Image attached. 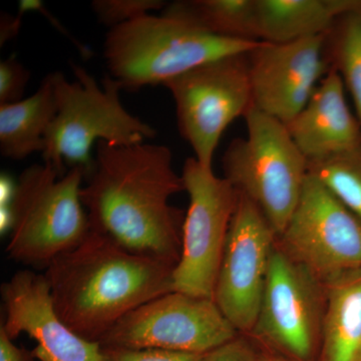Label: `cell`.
<instances>
[{
  "label": "cell",
  "mask_w": 361,
  "mask_h": 361,
  "mask_svg": "<svg viewBox=\"0 0 361 361\" xmlns=\"http://www.w3.org/2000/svg\"><path fill=\"white\" fill-rule=\"evenodd\" d=\"M87 178L80 200L90 230L134 253L177 265L185 217L169 201L185 186L168 147L99 142Z\"/></svg>",
  "instance_id": "obj_1"
},
{
  "label": "cell",
  "mask_w": 361,
  "mask_h": 361,
  "mask_svg": "<svg viewBox=\"0 0 361 361\" xmlns=\"http://www.w3.org/2000/svg\"><path fill=\"white\" fill-rule=\"evenodd\" d=\"M174 268L90 230L44 275L59 317L78 336L99 343L126 315L172 292Z\"/></svg>",
  "instance_id": "obj_2"
},
{
  "label": "cell",
  "mask_w": 361,
  "mask_h": 361,
  "mask_svg": "<svg viewBox=\"0 0 361 361\" xmlns=\"http://www.w3.org/2000/svg\"><path fill=\"white\" fill-rule=\"evenodd\" d=\"M261 42L224 39L173 16L151 13L111 28L104 42L110 75L123 89L164 85L215 59L244 54Z\"/></svg>",
  "instance_id": "obj_3"
},
{
  "label": "cell",
  "mask_w": 361,
  "mask_h": 361,
  "mask_svg": "<svg viewBox=\"0 0 361 361\" xmlns=\"http://www.w3.org/2000/svg\"><path fill=\"white\" fill-rule=\"evenodd\" d=\"M75 80L68 82L61 71H54L58 113L44 135L42 155L61 175L65 163L82 167L89 175L94 164L92 146L99 142L116 146L142 144L157 132L149 123L133 116L121 102L123 85L111 75L99 87L84 68L71 66Z\"/></svg>",
  "instance_id": "obj_4"
},
{
  "label": "cell",
  "mask_w": 361,
  "mask_h": 361,
  "mask_svg": "<svg viewBox=\"0 0 361 361\" xmlns=\"http://www.w3.org/2000/svg\"><path fill=\"white\" fill-rule=\"evenodd\" d=\"M82 167L61 175L49 164L21 173L9 204L11 224L6 246L11 260L47 269L54 259L80 245L90 231L80 200Z\"/></svg>",
  "instance_id": "obj_5"
},
{
  "label": "cell",
  "mask_w": 361,
  "mask_h": 361,
  "mask_svg": "<svg viewBox=\"0 0 361 361\" xmlns=\"http://www.w3.org/2000/svg\"><path fill=\"white\" fill-rule=\"evenodd\" d=\"M244 118L247 135L226 149L224 178L260 209L279 237L300 199L308 161L285 123L254 106Z\"/></svg>",
  "instance_id": "obj_6"
},
{
  "label": "cell",
  "mask_w": 361,
  "mask_h": 361,
  "mask_svg": "<svg viewBox=\"0 0 361 361\" xmlns=\"http://www.w3.org/2000/svg\"><path fill=\"white\" fill-rule=\"evenodd\" d=\"M248 52L203 63L163 85L174 99L180 135L204 167L213 169L226 129L253 106Z\"/></svg>",
  "instance_id": "obj_7"
},
{
  "label": "cell",
  "mask_w": 361,
  "mask_h": 361,
  "mask_svg": "<svg viewBox=\"0 0 361 361\" xmlns=\"http://www.w3.org/2000/svg\"><path fill=\"white\" fill-rule=\"evenodd\" d=\"M182 178L189 207L180 260L173 272V291L213 299L238 192L194 157L185 161Z\"/></svg>",
  "instance_id": "obj_8"
},
{
  "label": "cell",
  "mask_w": 361,
  "mask_h": 361,
  "mask_svg": "<svg viewBox=\"0 0 361 361\" xmlns=\"http://www.w3.org/2000/svg\"><path fill=\"white\" fill-rule=\"evenodd\" d=\"M237 332L214 299L172 291L126 315L99 343L206 355L232 341Z\"/></svg>",
  "instance_id": "obj_9"
},
{
  "label": "cell",
  "mask_w": 361,
  "mask_h": 361,
  "mask_svg": "<svg viewBox=\"0 0 361 361\" xmlns=\"http://www.w3.org/2000/svg\"><path fill=\"white\" fill-rule=\"evenodd\" d=\"M279 244L324 286L361 269V222L308 174Z\"/></svg>",
  "instance_id": "obj_10"
},
{
  "label": "cell",
  "mask_w": 361,
  "mask_h": 361,
  "mask_svg": "<svg viewBox=\"0 0 361 361\" xmlns=\"http://www.w3.org/2000/svg\"><path fill=\"white\" fill-rule=\"evenodd\" d=\"M276 245L252 332L286 357L310 361L322 336L325 286Z\"/></svg>",
  "instance_id": "obj_11"
},
{
  "label": "cell",
  "mask_w": 361,
  "mask_h": 361,
  "mask_svg": "<svg viewBox=\"0 0 361 361\" xmlns=\"http://www.w3.org/2000/svg\"><path fill=\"white\" fill-rule=\"evenodd\" d=\"M277 239L260 209L238 193L213 297L237 331L255 326Z\"/></svg>",
  "instance_id": "obj_12"
},
{
  "label": "cell",
  "mask_w": 361,
  "mask_h": 361,
  "mask_svg": "<svg viewBox=\"0 0 361 361\" xmlns=\"http://www.w3.org/2000/svg\"><path fill=\"white\" fill-rule=\"evenodd\" d=\"M325 35L261 42L248 52L254 108L285 125L303 110L330 71Z\"/></svg>",
  "instance_id": "obj_13"
},
{
  "label": "cell",
  "mask_w": 361,
  "mask_h": 361,
  "mask_svg": "<svg viewBox=\"0 0 361 361\" xmlns=\"http://www.w3.org/2000/svg\"><path fill=\"white\" fill-rule=\"evenodd\" d=\"M2 327L11 339L26 334L37 341L32 355L39 361H104L103 348L78 336L63 322L44 274L18 271L1 285Z\"/></svg>",
  "instance_id": "obj_14"
},
{
  "label": "cell",
  "mask_w": 361,
  "mask_h": 361,
  "mask_svg": "<svg viewBox=\"0 0 361 361\" xmlns=\"http://www.w3.org/2000/svg\"><path fill=\"white\" fill-rule=\"evenodd\" d=\"M286 128L308 163L361 147L360 123L349 109L343 82L334 70Z\"/></svg>",
  "instance_id": "obj_15"
},
{
  "label": "cell",
  "mask_w": 361,
  "mask_h": 361,
  "mask_svg": "<svg viewBox=\"0 0 361 361\" xmlns=\"http://www.w3.org/2000/svg\"><path fill=\"white\" fill-rule=\"evenodd\" d=\"M358 0H256L260 42L285 44L326 35Z\"/></svg>",
  "instance_id": "obj_16"
},
{
  "label": "cell",
  "mask_w": 361,
  "mask_h": 361,
  "mask_svg": "<svg viewBox=\"0 0 361 361\" xmlns=\"http://www.w3.org/2000/svg\"><path fill=\"white\" fill-rule=\"evenodd\" d=\"M58 113L54 73L27 99L0 104V152L4 158L23 160L44 149V135Z\"/></svg>",
  "instance_id": "obj_17"
},
{
  "label": "cell",
  "mask_w": 361,
  "mask_h": 361,
  "mask_svg": "<svg viewBox=\"0 0 361 361\" xmlns=\"http://www.w3.org/2000/svg\"><path fill=\"white\" fill-rule=\"evenodd\" d=\"M322 361H361V269L325 286Z\"/></svg>",
  "instance_id": "obj_18"
},
{
  "label": "cell",
  "mask_w": 361,
  "mask_h": 361,
  "mask_svg": "<svg viewBox=\"0 0 361 361\" xmlns=\"http://www.w3.org/2000/svg\"><path fill=\"white\" fill-rule=\"evenodd\" d=\"M165 16L224 39L260 42L256 0H185L167 4Z\"/></svg>",
  "instance_id": "obj_19"
},
{
  "label": "cell",
  "mask_w": 361,
  "mask_h": 361,
  "mask_svg": "<svg viewBox=\"0 0 361 361\" xmlns=\"http://www.w3.org/2000/svg\"><path fill=\"white\" fill-rule=\"evenodd\" d=\"M325 56L353 97L361 127V0L339 16L325 35Z\"/></svg>",
  "instance_id": "obj_20"
},
{
  "label": "cell",
  "mask_w": 361,
  "mask_h": 361,
  "mask_svg": "<svg viewBox=\"0 0 361 361\" xmlns=\"http://www.w3.org/2000/svg\"><path fill=\"white\" fill-rule=\"evenodd\" d=\"M308 174L324 185L361 222V147L308 163Z\"/></svg>",
  "instance_id": "obj_21"
},
{
  "label": "cell",
  "mask_w": 361,
  "mask_h": 361,
  "mask_svg": "<svg viewBox=\"0 0 361 361\" xmlns=\"http://www.w3.org/2000/svg\"><path fill=\"white\" fill-rule=\"evenodd\" d=\"M161 0H94L92 11L103 25L114 28L130 20L149 14V11H163Z\"/></svg>",
  "instance_id": "obj_22"
},
{
  "label": "cell",
  "mask_w": 361,
  "mask_h": 361,
  "mask_svg": "<svg viewBox=\"0 0 361 361\" xmlns=\"http://www.w3.org/2000/svg\"><path fill=\"white\" fill-rule=\"evenodd\" d=\"M30 78V71L16 56L0 61V104L21 101Z\"/></svg>",
  "instance_id": "obj_23"
},
{
  "label": "cell",
  "mask_w": 361,
  "mask_h": 361,
  "mask_svg": "<svg viewBox=\"0 0 361 361\" xmlns=\"http://www.w3.org/2000/svg\"><path fill=\"white\" fill-rule=\"evenodd\" d=\"M102 348L104 361H203L205 355L163 349H133L104 346H102Z\"/></svg>",
  "instance_id": "obj_24"
},
{
  "label": "cell",
  "mask_w": 361,
  "mask_h": 361,
  "mask_svg": "<svg viewBox=\"0 0 361 361\" xmlns=\"http://www.w3.org/2000/svg\"><path fill=\"white\" fill-rule=\"evenodd\" d=\"M203 361H260V355L245 339L236 336L219 348L209 351L204 355Z\"/></svg>",
  "instance_id": "obj_25"
},
{
  "label": "cell",
  "mask_w": 361,
  "mask_h": 361,
  "mask_svg": "<svg viewBox=\"0 0 361 361\" xmlns=\"http://www.w3.org/2000/svg\"><path fill=\"white\" fill-rule=\"evenodd\" d=\"M32 351L20 348L0 326V361H35Z\"/></svg>",
  "instance_id": "obj_26"
},
{
  "label": "cell",
  "mask_w": 361,
  "mask_h": 361,
  "mask_svg": "<svg viewBox=\"0 0 361 361\" xmlns=\"http://www.w3.org/2000/svg\"><path fill=\"white\" fill-rule=\"evenodd\" d=\"M20 14L18 18H13V16L4 14V18H1V32H0V39L1 44L7 42L8 39H13L20 32Z\"/></svg>",
  "instance_id": "obj_27"
},
{
  "label": "cell",
  "mask_w": 361,
  "mask_h": 361,
  "mask_svg": "<svg viewBox=\"0 0 361 361\" xmlns=\"http://www.w3.org/2000/svg\"><path fill=\"white\" fill-rule=\"evenodd\" d=\"M260 361H298L292 360V358L286 357V356L274 355H260Z\"/></svg>",
  "instance_id": "obj_28"
}]
</instances>
